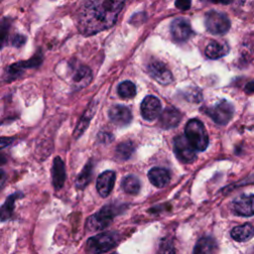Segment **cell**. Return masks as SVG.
Returning a JSON list of instances; mask_svg holds the SVG:
<instances>
[{
	"label": "cell",
	"instance_id": "6da1fadb",
	"mask_svg": "<svg viewBox=\"0 0 254 254\" xmlns=\"http://www.w3.org/2000/svg\"><path fill=\"white\" fill-rule=\"evenodd\" d=\"M125 0H85L77 16V28L83 36H91L112 27Z\"/></svg>",
	"mask_w": 254,
	"mask_h": 254
},
{
	"label": "cell",
	"instance_id": "7a4b0ae2",
	"mask_svg": "<svg viewBox=\"0 0 254 254\" xmlns=\"http://www.w3.org/2000/svg\"><path fill=\"white\" fill-rule=\"evenodd\" d=\"M118 241L119 235L114 231L99 233L87 239L86 252L88 254H102L114 248Z\"/></svg>",
	"mask_w": 254,
	"mask_h": 254
},
{
	"label": "cell",
	"instance_id": "3957f363",
	"mask_svg": "<svg viewBox=\"0 0 254 254\" xmlns=\"http://www.w3.org/2000/svg\"><path fill=\"white\" fill-rule=\"evenodd\" d=\"M186 137L196 151H204L208 145V136L204 125L198 119H190L185 127Z\"/></svg>",
	"mask_w": 254,
	"mask_h": 254
},
{
	"label": "cell",
	"instance_id": "277c9868",
	"mask_svg": "<svg viewBox=\"0 0 254 254\" xmlns=\"http://www.w3.org/2000/svg\"><path fill=\"white\" fill-rule=\"evenodd\" d=\"M42 62H43V54L41 51H38L29 60L20 61L7 66L4 72V80L8 82L15 80L22 75L23 70L29 69V68H36L41 65Z\"/></svg>",
	"mask_w": 254,
	"mask_h": 254
},
{
	"label": "cell",
	"instance_id": "5b68a950",
	"mask_svg": "<svg viewBox=\"0 0 254 254\" xmlns=\"http://www.w3.org/2000/svg\"><path fill=\"white\" fill-rule=\"evenodd\" d=\"M115 215V208L111 205L102 207L98 212L89 216L86 220V229L88 231H98L106 228Z\"/></svg>",
	"mask_w": 254,
	"mask_h": 254
},
{
	"label": "cell",
	"instance_id": "8992f818",
	"mask_svg": "<svg viewBox=\"0 0 254 254\" xmlns=\"http://www.w3.org/2000/svg\"><path fill=\"white\" fill-rule=\"evenodd\" d=\"M204 24L207 31L213 35L225 34L230 28V21L227 15L217 11L206 13Z\"/></svg>",
	"mask_w": 254,
	"mask_h": 254
},
{
	"label": "cell",
	"instance_id": "52a82bcc",
	"mask_svg": "<svg viewBox=\"0 0 254 254\" xmlns=\"http://www.w3.org/2000/svg\"><path fill=\"white\" fill-rule=\"evenodd\" d=\"M204 112L217 124H227L233 116L234 108L232 104L224 99L220 100L216 104L207 107Z\"/></svg>",
	"mask_w": 254,
	"mask_h": 254
},
{
	"label": "cell",
	"instance_id": "ba28073f",
	"mask_svg": "<svg viewBox=\"0 0 254 254\" xmlns=\"http://www.w3.org/2000/svg\"><path fill=\"white\" fill-rule=\"evenodd\" d=\"M174 151L177 158L182 163H191L195 160V150L184 135H180L175 138Z\"/></svg>",
	"mask_w": 254,
	"mask_h": 254
},
{
	"label": "cell",
	"instance_id": "9c48e42d",
	"mask_svg": "<svg viewBox=\"0 0 254 254\" xmlns=\"http://www.w3.org/2000/svg\"><path fill=\"white\" fill-rule=\"evenodd\" d=\"M69 67H71L70 78L71 84L75 88H82L88 85L92 79L91 69L83 64H69Z\"/></svg>",
	"mask_w": 254,
	"mask_h": 254
},
{
	"label": "cell",
	"instance_id": "30bf717a",
	"mask_svg": "<svg viewBox=\"0 0 254 254\" xmlns=\"http://www.w3.org/2000/svg\"><path fill=\"white\" fill-rule=\"evenodd\" d=\"M232 210L240 216H251L254 214V194H241L231 202Z\"/></svg>",
	"mask_w": 254,
	"mask_h": 254
},
{
	"label": "cell",
	"instance_id": "8fae6325",
	"mask_svg": "<svg viewBox=\"0 0 254 254\" xmlns=\"http://www.w3.org/2000/svg\"><path fill=\"white\" fill-rule=\"evenodd\" d=\"M171 34L177 42H185L192 36L193 32L188 20L177 18L171 23Z\"/></svg>",
	"mask_w": 254,
	"mask_h": 254
},
{
	"label": "cell",
	"instance_id": "7c38bea8",
	"mask_svg": "<svg viewBox=\"0 0 254 254\" xmlns=\"http://www.w3.org/2000/svg\"><path fill=\"white\" fill-rule=\"evenodd\" d=\"M161 108L160 100L153 95H148L141 103V114L144 119L153 121L160 115Z\"/></svg>",
	"mask_w": 254,
	"mask_h": 254
},
{
	"label": "cell",
	"instance_id": "4fadbf2b",
	"mask_svg": "<svg viewBox=\"0 0 254 254\" xmlns=\"http://www.w3.org/2000/svg\"><path fill=\"white\" fill-rule=\"evenodd\" d=\"M149 74L161 84H169L173 80L172 72L168 69L164 63L154 61L148 65Z\"/></svg>",
	"mask_w": 254,
	"mask_h": 254
},
{
	"label": "cell",
	"instance_id": "5bb4252c",
	"mask_svg": "<svg viewBox=\"0 0 254 254\" xmlns=\"http://www.w3.org/2000/svg\"><path fill=\"white\" fill-rule=\"evenodd\" d=\"M109 119L117 126H126L132 120V113L127 106L114 105L108 111Z\"/></svg>",
	"mask_w": 254,
	"mask_h": 254
},
{
	"label": "cell",
	"instance_id": "9a60e30c",
	"mask_svg": "<svg viewBox=\"0 0 254 254\" xmlns=\"http://www.w3.org/2000/svg\"><path fill=\"white\" fill-rule=\"evenodd\" d=\"M115 183V173L113 171H105L101 173L96 181L97 192L102 197H106L112 190Z\"/></svg>",
	"mask_w": 254,
	"mask_h": 254
},
{
	"label": "cell",
	"instance_id": "2e32d148",
	"mask_svg": "<svg viewBox=\"0 0 254 254\" xmlns=\"http://www.w3.org/2000/svg\"><path fill=\"white\" fill-rule=\"evenodd\" d=\"M52 181L56 190H61L65 182V167L61 157H56L52 167Z\"/></svg>",
	"mask_w": 254,
	"mask_h": 254
},
{
	"label": "cell",
	"instance_id": "e0dca14e",
	"mask_svg": "<svg viewBox=\"0 0 254 254\" xmlns=\"http://www.w3.org/2000/svg\"><path fill=\"white\" fill-rule=\"evenodd\" d=\"M181 118L182 115L178 109L175 107H167L161 114L160 123L165 129H171L175 128L180 123Z\"/></svg>",
	"mask_w": 254,
	"mask_h": 254
},
{
	"label": "cell",
	"instance_id": "ac0fdd59",
	"mask_svg": "<svg viewBox=\"0 0 254 254\" xmlns=\"http://www.w3.org/2000/svg\"><path fill=\"white\" fill-rule=\"evenodd\" d=\"M96 110V102L95 101H92L89 106L86 108V110L84 111V113L82 114L81 118L79 119L75 129H74V132H73V137L76 139L78 137H80L83 132L85 131V129L88 127L89 125V122L91 120V118L93 117V114Z\"/></svg>",
	"mask_w": 254,
	"mask_h": 254
},
{
	"label": "cell",
	"instance_id": "d6986e66",
	"mask_svg": "<svg viewBox=\"0 0 254 254\" xmlns=\"http://www.w3.org/2000/svg\"><path fill=\"white\" fill-rule=\"evenodd\" d=\"M148 178L152 185L157 188H163L170 182V174L166 169L163 168H152L148 173Z\"/></svg>",
	"mask_w": 254,
	"mask_h": 254
},
{
	"label": "cell",
	"instance_id": "ffe728a7",
	"mask_svg": "<svg viewBox=\"0 0 254 254\" xmlns=\"http://www.w3.org/2000/svg\"><path fill=\"white\" fill-rule=\"evenodd\" d=\"M229 52V47L225 43H219L216 41H211L205 48V56L208 59L216 60L224 57Z\"/></svg>",
	"mask_w": 254,
	"mask_h": 254
},
{
	"label": "cell",
	"instance_id": "44dd1931",
	"mask_svg": "<svg viewBox=\"0 0 254 254\" xmlns=\"http://www.w3.org/2000/svg\"><path fill=\"white\" fill-rule=\"evenodd\" d=\"M231 237L238 242H245L254 236V226L251 223H244L235 226L231 232Z\"/></svg>",
	"mask_w": 254,
	"mask_h": 254
},
{
	"label": "cell",
	"instance_id": "7402d4cb",
	"mask_svg": "<svg viewBox=\"0 0 254 254\" xmlns=\"http://www.w3.org/2000/svg\"><path fill=\"white\" fill-rule=\"evenodd\" d=\"M22 194L19 192L12 193L10 196H8L3 203V205L0 207V221H6L11 218L15 206V201L17 198L21 197Z\"/></svg>",
	"mask_w": 254,
	"mask_h": 254
},
{
	"label": "cell",
	"instance_id": "603a6c76",
	"mask_svg": "<svg viewBox=\"0 0 254 254\" xmlns=\"http://www.w3.org/2000/svg\"><path fill=\"white\" fill-rule=\"evenodd\" d=\"M92 168L93 164L92 162H88L83 167L82 171L79 173V175L76 177L75 180V187L77 189H84L90 182L91 176H92Z\"/></svg>",
	"mask_w": 254,
	"mask_h": 254
},
{
	"label": "cell",
	"instance_id": "cb8c5ba5",
	"mask_svg": "<svg viewBox=\"0 0 254 254\" xmlns=\"http://www.w3.org/2000/svg\"><path fill=\"white\" fill-rule=\"evenodd\" d=\"M140 186L139 179L133 175L125 177L122 181V189L129 194H137L140 190Z\"/></svg>",
	"mask_w": 254,
	"mask_h": 254
},
{
	"label": "cell",
	"instance_id": "d4e9b609",
	"mask_svg": "<svg viewBox=\"0 0 254 254\" xmlns=\"http://www.w3.org/2000/svg\"><path fill=\"white\" fill-rule=\"evenodd\" d=\"M214 242L210 237L200 238L193 249V254H212Z\"/></svg>",
	"mask_w": 254,
	"mask_h": 254
},
{
	"label": "cell",
	"instance_id": "484cf974",
	"mask_svg": "<svg viewBox=\"0 0 254 254\" xmlns=\"http://www.w3.org/2000/svg\"><path fill=\"white\" fill-rule=\"evenodd\" d=\"M134 149V145L131 141H125L123 143H120L115 151L116 157L121 161H125L131 157Z\"/></svg>",
	"mask_w": 254,
	"mask_h": 254
},
{
	"label": "cell",
	"instance_id": "4316f807",
	"mask_svg": "<svg viewBox=\"0 0 254 254\" xmlns=\"http://www.w3.org/2000/svg\"><path fill=\"white\" fill-rule=\"evenodd\" d=\"M117 92L122 98H132L136 95L135 84L129 80L123 81L118 85Z\"/></svg>",
	"mask_w": 254,
	"mask_h": 254
},
{
	"label": "cell",
	"instance_id": "83f0119b",
	"mask_svg": "<svg viewBox=\"0 0 254 254\" xmlns=\"http://www.w3.org/2000/svg\"><path fill=\"white\" fill-rule=\"evenodd\" d=\"M11 23H12V19L8 17H5L2 20H0V50L3 48V46L5 45L8 39Z\"/></svg>",
	"mask_w": 254,
	"mask_h": 254
},
{
	"label": "cell",
	"instance_id": "f1b7e54d",
	"mask_svg": "<svg viewBox=\"0 0 254 254\" xmlns=\"http://www.w3.org/2000/svg\"><path fill=\"white\" fill-rule=\"evenodd\" d=\"M158 254H175L174 245L170 239L165 238L161 241Z\"/></svg>",
	"mask_w": 254,
	"mask_h": 254
},
{
	"label": "cell",
	"instance_id": "f546056e",
	"mask_svg": "<svg viewBox=\"0 0 254 254\" xmlns=\"http://www.w3.org/2000/svg\"><path fill=\"white\" fill-rule=\"evenodd\" d=\"M26 43V37L21 34H16L11 39V45L15 48H21Z\"/></svg>",
	"mask_w": 254,
	"mask_h": 254
},
{
	"label": "cell",
	"instance_id": "4dcf8cb0",
	"mask_svg": "<svg viewBox=\"0 0 254 254\" xmlns=\"http://www.w3.org/2000/svg\"><path fill=\"white\" fill-rule=\"evenodd\" d=\"M175 5L178 9L185 11V10H188L190 8L191 1L190 0H176Z\"/></svg>",
	"mask_w": 254,
	"mask_h": 254
},
{
	"label": "cell",
	"instance_id": "1f68e13d",
	"mask_svg": "<svg viewBox=\"0 0 254 254\" xmlns=\"http://www.w3.org/2000/svg\"><path fill=\"white\" fill-rule=\"evenodd\" d=\"M5 182H6V174L2 169H0V190L5 185Z\"/></svg>",
	"mask_w": 254,
	"mask_h": 254
},
{
	"label": "cell",
	"instance_id": "d6a6232c",
	"mask_svg": "<svg viewBox=\"0 0 254 254\" xmlns=\"http://www.w3.org/2000/svg\"><path fill=\"white\" fill-rule=\"evenodd\" d=\"M245 91L247 93H254V81L248 82L245 86Z\"/></svg>",
	"mask_w": 254,
	"mask_h": 254
},
{
	"label": "cell",
	"instance_id": "836d02e7",
	"mask_svg": "<svg viewBox=\"0 0 254 254\" xmlns=\"http://www.w3.org/2000/svg\"><path fill=\"white\" fill-rule=\"evenodd\" d=\"M12 142L11 138H0V147H6Z\"/></svg>",
	"mask_w": 254,
	"mask_h": 254
},
{
	"label": "cell",
	"instance_id": "e575fe53",
	"mask_svg": "<svg viewBox=\"0 0 254 254\" xmlns=\"http://www.w3.org/2000/svg\"><path fill=\"white\" fill-rule=\"evenodd\" d=\"M212 3H220V4H228L232 2V0H209Z\"/></svg>",
	"mask_w": 254,
	"mask_h": 254
},
{
	"label": "cell",
	"instance_id": "d590c367",
	"mask_svg": "<svg viewBox=\"0 0 254 254\" xmlns=\"http://www.w3.org/2000/svg\"><path fill=\"white\" fill-rule=\"evenodd\" d=\"M5 161H6L5 157H4L2 154H0V164H4Z\"/></svg>",
	"mask_w": 254,
	"mask_h": 254
},
{
	"label": "cell",
	"instance_id": "8d00e7d4",
	"mask_svg": "<svg viewBox=\"0 0 254 254\" xmlns=\"http://www.w3.org/2000/svg\"><path fill=\"white\" fill-rule=\"evenodd\" d=\"M112 254H117V253H112Z\"/></svg>",
	"mask_w": 254,
	"mask_h": 254
}]
</instances>
